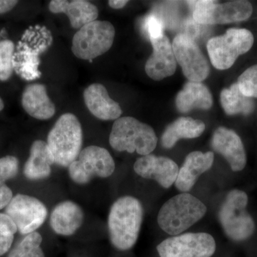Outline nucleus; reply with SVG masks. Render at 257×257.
<instances>
[{
	"label": "nucleus",
	"instance_id": "nucleus-13",
	"mask_svg": "<svg viewBox=\"0 0 257 257\" xmlns=\"http://www.w3.org/2000/svg\"><path fill=\"white\" fill-rule=\"evenodd\" d=\"M5 214L13 220L20 234L28 235L36 231L44 224L48 211L37 198L18 194L5 208Z\"/></svg>",
	"mask_w": 257,
	"mask_h": 257
},
{
	"label": "nucleus",
	"instance_id": "nucleus-31",
	"mask_svg": "<svg viewBox=\"0 0 257 257\" xmlns=\"http://www.w3.org/2000/svg\"><path fill=\"white\" fill-rule=\"evenodd\" d=\"M19 172V161L14 156L0 158V182H5L15 178Z\"/></svg>",
	"mask_w": 257,
	"mask_h": 257
},
{
	"label": "nucleus",
	"instance_id": "nucleus-14",
	"mask_svg": "<svg viewBox=\"0 0 257 257\" xmlns=\"http://www.w3.org/2000/svg\"><path fill=\"white\" fill-rule=\"evenodd\" d=\"M134 170L140 177L154 179L163 188L168 189L175 183L179 169L168 157L150 154L139 158L134 165Z\"/></svg>",
	"mask_w": 257,
	"mask_h": 257
},
{
	"label": "nucleus",
	"instance_id": "nucleus-32",
	"mask_svg": "<svg viewBox=\"0 0 257 257\" xmlns=\"http://www.w3.org/2000/svg\"><path fill=\"white\" fill-rule=\"evenodd\" d=\"M13 198L11 189L5 182H0V210L8 207Z\"/></svg>",
	"mask_w": 257,
	"mask_h": 257
},
{
	"label": "nucleus",
	"instance_id": "nucleus-29",
	"mask_svg": "<svg viewBox=\"0 0 257 257\" xmlns=\"http://www.w3.org/2000/svg\"><path fill=\"white\" fill-rule=\"evenodd\" d=\"M236 83L243 95L257 98V64L246 69Z\"/></svg>",
	"mask_w": 257,
	"mask_h": 257
},
{
	"label": "nucleus",
	"instance_id": "nucleus-6",
	"mask_svg": "<svg viewBox=\"0 0 257 257\" xmlns=\"http://www.w3.org/2000/svg\"><path fill=\"white\" fill-rule=\"evenodd\" d=\"M247 204V194L234 189L228 193L219 209V222L225 234L233 241H244L254 232V221L246 210Z\"/></svg>",
	"mask_w": 257,
	"mask_h": 257
},
{
	"label": "nucleus",
	"instance_id": "nucleus-19",
	"mask_svg": "<svg viewBox=\"0 0 257 257\" xmlns=\"http://www.w3.org/2000/svg\"><path fill=\"white\" fill-rule=\"evenodd\" d=\"M84 216L78 204L72 201H64L54 208L50 216V226L55 234L72 236L82 226Z\"/></svg>",
	"mask_w": 257,
	"mask_h": 257
},
{
	"label": "nucleus",
	"instance_id": "nucleus-3",
	"mask_svg": "<svg viewBox=\"0 0 257 257\" xmlns=\"http://www.w3.org/2000/svg\"><path fill=\"white\" fill-rule=\"evenodd\" d=\"M52 37L45 27H30L15 47L13 68L18 76L27 81L40 78V55L52 45Z\"/></svg>",
	"mask_w": 257,
	"mask_h": 257
},
{
	"label": "nucleus",
	"instance_id": "nucleus-5",
	"mask_svg": "<svg viewBox=\"0 0 257 257\" xmlns=\"http://www.w3.org/2000/svg\"><path fill=\"white\" fill-rule=\"evenodd\" d=\"M109 142L116 151L137 152L146 156L155 150L158 139L150 125L132 116H124L114 121Z\"/></svg>",
	"mask_w": 257,
	"mask_h": 257
},
{
	"label": "nucleus",
	"instance_id": "nucleus-34",
	"mask_svg": "<svg viewBox=\"0 0 257 257\" xmlns=\"http://www.w3.org/2000/svg\"><path fill=\"white\" fill-rule=\"evenodd\" d=\"M128 3V1H125V0H109L108 2L109 7L115 10H119L124 8Z\"/></svg>",
	"mask_w": 257,
	"mask_h": 257
},
{
	"label": "nucleus",
	"instance_id": "nucleus-17",
	"mask_svg": "<svg viewBox=\"0 0 257 257\" xmlns=\"http://www.w3.org/2000/svg\"><path fill=\"white\" fill-rule=\"evenodd\" d=\"M214 160L212 152L204 153L195 151L189 153L179 169L175 183L176 188L184 193L190 191L199 177L212 167Z\"/></svg>",
	"mask_w": 257,
	"mask_h": 257
},
{
	"label": "nucleus",
	"instance_id": "nucleus-25",
	"mask_svg": "<svg viewBox=\"0 0 257 257\" xmlns=\"http://www.w3.org/2000/svg\"><path fill=\"white\" fill-rule=\"evenodd\" d=\"M220 101L225 113L229 116L248 115L254 110L253 98L243 95L236 82L221 91Z\"/></svg>",
	"mask_w": 257,
	"mask_h": 257
},
{
	"label": "nucleus",
	"instance_id": "nucleus-12",
	"mask_svg": "<svg viewBox=\"0 0 257 257\" xmlns=\"http://www.w3.org/2000/svg\"><path fill=\"white\" fill-rule=\"evenodd\" d=\"M172 45L176 61L182 67L184 75L190 82L205 80L210 72V67L194 39L185 34H179Z\"/></svg>",
	"mask_w": 257,
	"mask_h": 257
},
{
	"label": "nucleus",
	"instance_id": "nucleus-10",
	"mask_svg": "<svg viewBox=\"0 0 257 257\" xmlns=\"http://www.w3.org/2000/svg\"><path fill=\"white\" fill-rule=\"evenodd\" d=\"M114 170V161L110 153L98 146L86 147L68 167L69 177L78 184L89 183L94 177L107 178Z\"/></svg>",
	"mask_w": 257,
	"mask_h": 257
},
{
	"label": "nucleus",
	"instance_id": "nucleus-11",
	"mask_svg": "<svg viewBox=\"0 0 257 257\" xmlns=\"http://www.w3.org/2000/svg\"><path fill=\"white\" fill-rule=\"evenodd\" d=\"M157 249L160 257H211L216 242L207 233H187L167 238Z\"/></svg>",
	"mask_w": 257,
	"mask_h": 257
},
{
	"label": "nucleus",
	"instance_id": "nucleus-28",
	"mask_svg": "<svg viewBox=\"0 0 257 257\" xmlns=\"http://www.w3.org/2000/svg\"><path fill=\"white\" fill-rule=\"evenodd\" d=\"M17 231V226L9 216L0 214V256L9 251Z\"/></svg>",
	"mask_w": 257,
	"mask_h": 257
},
{
	"label": "nucleus",
	"instance_id": "nucleus-21",
	"mask_svg": "<svg viewBox=\"0 0 257 257\" xmlns=\"http://www.w3.org/2000/svg\"><path fill=\"white\" fill-rule=\"evenodd\" d=\"M22 105L35 119L47 120L55 114V104L49 97L44 84L35 83L27 86L22 96Z\"/></svg>",
	"mask_w": 257,
	"mask_h": 257
},
{
	"label": "nucleus",
	"instance_id": "nucleus-18",
	"mask_svg": "<svg viewBox=\"0 0 257 257\" xmlns=\"http://www.w3.org/2000/svg\"><path fill=\"white\" fill-rule=\"evenodd\" d=\"M83 95L87 109L97 119L116 120L122 114L121 106L111 99L102 84H91L86 88Z\"/></svg>",
	"mask_w": 257,
	"mask_h": 257
},
{
	"label": "nucleus",
	"instance_id": "nucleus-20",
	"mask_svg": "<svg viewBox=\"0 0 257 257\" xmlns=\"http://www.w3.org/2000/svg\"><path fill=\"white\" fill-rule=\"evenodd\" d=\"M51 13H63L68 17L71 26L80 29L87 24L95 21L98 18V10L95 5L84 0H52L49 5Z\"/></svg>",
	"mask_w": 257,
	"mask_h": 257
},
{
	"label": "nucleus",
	"instance_id": "nucleus-15",
	"mask_svg": "<svg viewBox=\"0 0 257 257\" xmlns=\"http://www.w3.org/2000/svg\"><path fill=\"white\" fill-rule=\"evenodd\" d=\"M214 151L223 156L234 172H240L246 164V155L242 141L232 130L220 126L216 128L211 138Z\"/></svg>",
	"mask_w": 257,
	"mask_h": 257
},
{
	"label": "nucleus",
	"instance_id": "nucleus-4",
	"mask_svg": "<svg viewBox=\"0 0 257 257\" xmlns=\"http://www.w3.org/2000/svg\"><path fill=\"white\" fill-rule=\"evenodd\" d=\"M82 125L75 115L65 113L57 119L47 137V144L55 164L69 167L82 151Z\"/></svg>",
	"mask_w": 257,
	"mask_h": 257
},
{
	"label": "nucleus",
	"instance_id": "nucleus-22",
	"mask_svg": "<svg viewBox=\"0 0 257 257\" xmlns=\"http://www.w3.org/2000/svg\"><path fill=\"white\" fill-rule=\"evenodd\" d=\"M55 164L47 143L36 140L30 148V157L24 167V175L32 181L48 178L52 173V166Z\"/></svg>",
	"mask_w": 257,
	"mask_h": 257
},
{
	"label": "nucleus",
	"instance_id": "nucleus-7",
	"mask_svg": "<svg viewBox=\"0 0 257 257\" xmlns=\"http://www.w3.org/2000/svg\"><path fill=\"white\" fill-rule=\"evenodd\" d=\"M253 42L251 32L243 28H230L224 35L212 37L207 45L211 64L219 70L229 69L240 55L251 50Z\"/></svg>",
	"mask_w": 257,
	"mask_h": 257
},
{
	"label": "nucleus",
	"instance_id": "nucleus-36",
	"mask_svg": "<svg viewBox=\"0 0 257 257\" xmlns=\"http://www.w3.org/2000/svg\"><path fill=\"white\" fill-rule=\"evenodd\" d=\"M0 36H1V34H0Z\"/></svg>",
	"mask_w": 257,
	"mask_h": 257
},
{
	"label": "nucleus",
	"instance_id": "nucleus-23",
	"mask_svg": "<svg viewBox=\"0 0 257 257\" xmlns=\"http://www.w3.org/2000/svg\"><path fill=\"white\" fill-rule=\"evenodd\" d=\"M175 104L177 109L182 113L195 109L207 110L212 106L213 98L203 83L189 81L176 96Z\"/></svg>",
	"mask_w": 257,
	"mask_h": 257
},
{
	"label": "nucleus",
	"instance_id": "nucleus-26",
	"mask_svg": "<svg viewBox=\"0 0 257 257\" xmlns=\"http://www.w3.org/2000/svg\"><path fill=\"white\" fill-rule=\"evenodd\" d=\"M42 242L40 233H30L10 251L8 257H45L41 248Z\"/></svg>",
	"mask_w": 257,
	"mask_h": 257
},
{
	"label": "nucleus",
	"instance_id": "nucleus-35",
	"mask_svg": "<svg viewBox=\"0 0 257 257\" xmlns=\"http://www.w3.org/2000/svg\"><path fill=\"white\" fill-rule=\"evenodd\" d=\"M4 102H3V99L0 98V111L3 110V109H4Z\"/></svg>",
	"mask_w": 257,
	"mask_h": 257
},
{
	"label": "nucleus",
	"instance_id": "nucleus-16",
	"mask_svg": "<svg viewBox=\"0 0 257 257\" xmlns=\"http://www.w3.org/2000/svg\"><path fill=\"white\" fill-rule=\"evenodd\" d=\"M153 52L145 64V72L155 81L162 80L175 73L177 61L172 45L165 35L150 40Z\"/></svg>",
	"mask_w": 257,
	"mask_h": 257
},
{
	"label": "nucleus",
	"instance_id": "nucleus-24",
	"mask_svg": "<svg viewBox=\"0 0 257 257\" xmlns=\"http://www.w3.org/2000/svg\"><path fill=\"white\" fill-rule=\"evenodd\" d=\"M205 128V124L202 120L192 117L178 118L165 128L162 136V146L165 149H171L182 139L199 138Z\"/></svg>",
	"mask_w": 257,
	"mask_h": 257
},
{
	"label": "nucleus",
	"instance_id": "nucleus-30",
	"mask_svg": "<svg viewBox=\"0 0 257 257\" xmlns=\"http://www.w3.org/2000/svg\"><path fill=\"white\" fill-rule=\"evenodd\" d=\"M141 30L149 40H154L164 35L163 23L156 15L150 14L143 19Z\"/></svg>",
	"mask_w": 257,
	"mask_h": 257
},
{
	"label": "nucleus",
	"instance_id": "nucleus-2",
	"mask_svg": "<svg viewBox=\"0 0 257 257\" xmlns=\"http://www.w3.org/2000/svg\"><path fill=\"white\" fill-rule=\"evenodd\" d=\"M206 213L204 203L189 193H182L161 207L157 222L167 234L177 236L202 219Z\"/></svg>",
	"mask_w": 257,
	"mask_h": 257
},
{
	"label": "nucleus",
	"instance_id": "nucleus-1",
	"mask_svg": "<svg viewBox=\"0 0 257 257\" xmlns=\"http://www.w3.org/2000/svg\"><path fill=\"white\" fill-rule=\"evenodd\" d=\"M143 207L137 198L120 197L111 205L108 216V230L113 246L126 251L138 241L143 221Z\"/></svg>",
	"mask_w": 257,
	"mask_h": 257
},
{
	"label": "nucleus",
	"instance_id": "nucleus-9",
	"mask_svg": "<svg viewBox=\"0 0 257 257\" xmlns=\"http://www.w3.org/2000/svg\"><path fill=\"white\" fill-rule=\"evenodd\" d=\"M114 36L112 24L95 20L76 32L72 39V53L81 60H92L109 50Z\"/></svg>",
	"mask_w": 257,
	"mask_h": 257
},
{
	"label": "nucleus",
	"instance_id": "nucleus-27",
	"mask_svg": "<svg viewBox=\"0 0 257 257\" xmlns=\"http://www.w3.org/2000/svg\"><path fill=\"white\" fill-rule=\"evenodd\" d=\"M15 50V44L11 40L0 42V80L7 81L14 72L13 56Z\"/></svg>",
	"mask_w": 257,
	"mask_h": 257
},
{
	"label": "nucleus",
	"instance_id": "nucleus-33",
	"mask_svg": "<svg viewBox=\"0 0 257 257\" xmlns=\"http://www.w3.org/2000/svg\"><path fill=\"white\" fill-rule=\"evenodd\" d=\"M18 3V1L15 0H0V14L8 13L14 8Z\"/></svg>",
	"mask_w": 257,
	"mask_h": 257
},
{
	"label": "nucleus",
	"instance_id": "nucleus-8",
	"mask_svg": "<svg viewBox=\"0 0 257 257\" xmlns=\"http://www.w3.org/2000/svg\"><path fill=\"white\" fill-rule=\"evenodd\" d=\"M193 19L200 25H224L247 20L253 13L252 5L246 0L224 3L215 1H189Z\"/></svg>",
	"mask_w": 257,
	"mask_h": 257
}]
</instances>
